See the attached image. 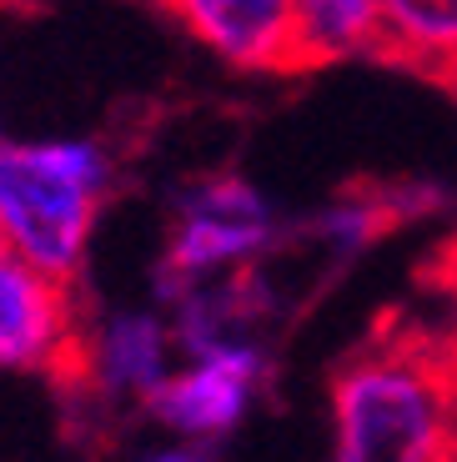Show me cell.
<instances>
[{
	"label": "cell",
	"mask_w": 457,
	"mask_h": 462,
	"mask_svg": "<svg viewBox=\"0 0 457 462\" xmlns=\"http://www.w3.org/2000/svg\"><path fill=\"white\" fill-rule=\"evenodd\" d=\"M457 382L417 346L378 342L331 377L327 462H452Z\"/></svg>",
	"instance_id": "2"
},
{
	"label": "cell",
	"mask_w": 457,
	"mask_h": 462,
	"mask_svg": "<svg viewBox=\"0 0 457 462\" xmlns=\"http://www.w3.org/2000/svg\"><path fill=\"white\" fill-rule=\"evenodd\" d=\"M266 377H272L266 342L211 346V352L182 357V367L151 397L146 417L172 442H191V448L211 452L252 417V407L262 402Z\"/></svg>",
	"instance_id": "4"
},
{
	"label": "cell",
	"mask_w": 457,
	"mask_h": 462,
	"mask_svg": "<svg viewBox=\"0 0 457 462\" xmlns=\"http://www.w3.org/2000/svg\"><path fill=\"white\" fill-rule=\"evenodd\" d=\"M282 242L276 207L241 176H201L176 197L166 252H161V297L172 301L206 282L252 272Z\"/></svg>",
	"instance_id": "3"
},
{
	"label": "cell",
	"mask_w": 457,
	"mask_h": 462,
	"mask_svg": "<svg viewBox=\"0 0 457 462\" xmlns=\"http://www.w3.org/2000/svg\"><path fill=\"white\" fill-rule=\"evenodd\" d=\"M452 462H457V442H452Z\"/></svg>",
	"instance_id": "11"
},
{
	"label": "cell",
	"mask_w": 457,
	"mask_h": 462,
	"mask_svg": "<svg viewBox=\"0 0 457 462\" xmlns=\"http://www.w3.org/2000/svg\"><path fill=\"white\" fill-rule=\"evenodd\" d=\"M116 162L101 141H0V246L76 287L101 226Z\"/></svg>",
	"instance_id": "1"
},
{
	"label": "cell",
	"mask_w": 457,
	"mask_h": 462,
	"mask_svg": "<svg viewBox=\"0 0 457 462\" xmlns=\"http://www.w3.org/2000/svg\"><path fill=\"white\" fill-rule=\"evenodd\" d=\"M387 51L382 0H292V70Z\"/></svg>",
	"instance_id": "8"
},
{
	"label": "cell",
	"mask_w": 457,
	"mask_h": 462,
	"mask_svg": "<svg viewBox=\"0 0 457 462\" xmlns=\"http://www.w3.org/2000/svg\"><path fill=\"white\" fill-rule=\"evenodd\" d=\"M80 337H86L80 291L0 252V372L70 377Z\"/></svg>",
	"instance_id": "6"
},
{
	"label": "cell",
	"mask_w": 457,
	"mask_h": 462,
	"mask_svg": "<svg viewBox=\"0 0 457 462\" xmlns=\"http://www.w3.org/2000/svg\"><path fill=\"white\" fill-rule=\"evenodd\" d=\"M387 51L437 76H457V0H382Z\"/></svg>",
	"instance_id": "9"
},
{
	"label": "cell",
	"mask_w": 457,
	"mask_h": 462,
	"mask_svg": "<svg viewBox=\"0 0 457 462\" xmlns=\"http://www.w3.org/2000/svg\"><path fill=\"white\" fill-rule=\"evenodd\" d=\"M182 367V346L166 307H106L86 317L70 382L111 407H151L166 377Z\"/></svg>",
	"instance_id": "5"
},
{
	"label": "cell",
	"mask_w": 457,
	"mask_h": 462,
	"mask_svg": "<svg viewBox=\"0 0 457 462\" xmlns=\"http://www.w3.org/2000/svg\"><path fill=\"white\" fill-rule=\"evenodd\" d=\"M0 252H5V246H0Z\"/></svg>",
	"instance_id": "12"
},
{
	"label": "cell",
	"mask_w": 457,
	"mask_h": 462,
	"mask_svg": "<svg viewBox=\"0 0 457 462\" xmlns=\"http://www.w3.org/2000/svg\"><path fill=\"white\" fill-rule=\"evenodd\" d=\"M217 60L237 70H292V0H166Z\"/></svg>",
	"instance_id": "7"
},
{
	"label": "cell",
	"mask_w": 457,
	"mask_h": 462,
	"mask_svg": "<svg viewBox=\"0 0 457 462\" xmlns=\"http://www.w3.org/2000/svg\"><path fill=\"white\" fill-rule=\"evenodd\" d=\"M131 462H211V452L191 448V442H166V448H151V452H141V457H131Z\"/></svg>",
	"instance_id": "10"
}]
</instances>
